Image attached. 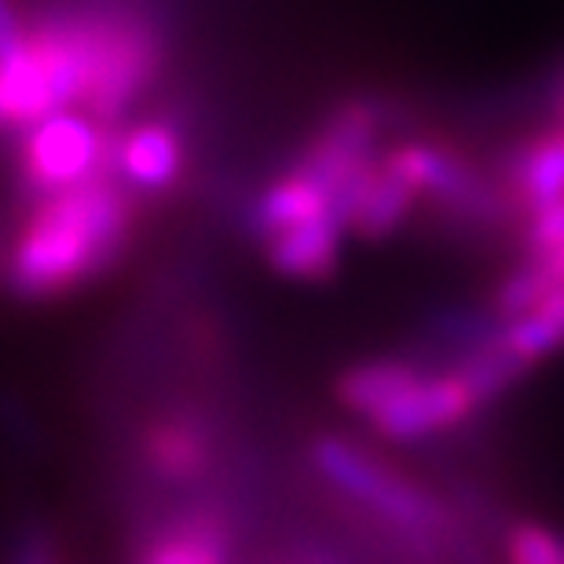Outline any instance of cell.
<instances>
[{"label":"cell","mask_w":564,"mask_h":564,"mask_svg":"<svg viewBox=\"0 0 564 564\" xmlns=\"http://www.w3.org/2000/svg\"><path fill=\"white\" fill-rule=\"evenodd\" d=\"M381 162L419 198H433L440 206L466 213V217H484L495 206L488 184L473 173L466 158L444 151L436 143H403L397 151H389Z\"/></svg>","instance_id":"cell-6"},{"label":"cell","mask_w":564,"mask_h":564,"mask_svg":"<svg viewBox=\"0 0 564 564\" xmlns=\"http://www.w3.org/2000/svg\"><path fill=\"white\" fill-rule=\"evenodd\" d=\"M510 564H564V543L546 528L521 524L510 535Z\"/></svg>","instance_id":"cell-13"},{"label":"cell","mask_w":564,"mask_h":564,"mask_svg":"<svg viewBox=\"0 0 564 564\" xmlns=\"http://www.w3.org/2000/svg\"><path fill=\"white\" fill-rule=\"evenodd\" d=\"M337 392L348 411L367 419L389 440H429L447 433L466 422L480 403H488L462 364L444 375H433V370L411 367L403 359L352 367Z\"/></svg>","instance_id":"cell-2"},{"label":"cell","mask_w":564,"mask_h":564,"mask_svg":"<svg viewBox=\"0 0 564 564\" xmlns=\"http://www.w3.org/2000/svg\"><path fill=\"white\" fill-rule=\"evenodd\" d=\"M506 195L521 213L532 217L535 209L564 198V129L543 132L528 140L506 165Z\"/></svg>","instance_id":"cell-8"},{"label":"cell","mask_w":564,"mask_h":564,"mask_svg":"<svg viewBox=\"0 0 564 564\" xmlns=\"http://www.w3.org/2000/svg\"><path fill=\"white\" fill-rule=\"evenodd\" d=\"M15 564H55V561H52V557H44L41 550H30V554H26V557H19Z\"/></svg>","instance_id":"cell-15"},{"label":"cell","mask_w":564,"mask_h":564,"mask_svg":"<svg viewBox=\"0 0 564 564\" xmlns=\"http://www.w3.org/2000/svg\"><path fill=\"white\" fill-rule=\"evenodd\" d=\"M524 246H528V257H546V253L561 250L564 246V198L550 202V206L535 209L532 217H528Z\"/></svg>","instance_id":"cell-14"},{"label":"cell","mask_w":564,"mask_h":564,"mask_svg":"<svg viewBox=\"0 0 564 564\" xmlns=\"http://www.w3.org/2000/svg\"><path fill=\"white\" fill-rule=\"evenodd\" d=\"M209 433L195 419H158L143 436L151 473L165 480H191L209 466Z\"/></svg>","instance_id":"cell-12"},{"label":"cell","mask_w":564,"mask_h":564,"mask_svg":"<svg viewBox=\"0 0 564 564\" xmlns=\"http://www.w3.org/2000/svg\"><path fill=\"white\" fill-rule=\"evenodd\" d=\"M110 169H115V137L107 132V121L88 115L85 107L52 110L48 118L22 129L19 176L30 198L55 195Z\"/></svg>","instance_id":"cell-5"},{"label":"cell","mask_w":564,"mask_h":564,"mask_svg":"<svg viewBox=\"0 0 564 564\" xmlns=\"http://www.w3.org/2000/svg\"><path fill=\"white\" fill-rule=\"evenodd\" d=\"M82 63V107L110 121L137 99L162 63L154 30L126 8H93L63 15Z\"/></svg>","instance_id":"cell-3"},{"label":"cell","mask_w":564,"mask_h":564,"mask_svg":"<svg viewBox=\"0 0 564 564\" xmlns=\"http://www.w3.org/2000/svg\"><path fill=\"white\" fill-rule=\"evenodd\" d=\"M140 564H228V524L213 510L176 517L151 539Z\"/></svg>","instance_id":"cell-10"},{"label":"cell","mask_w":564,"mask_h":564,"mask_svg":"<svg viewBox=\"0 0 564 564\" xmlns=\"http://www.w3.org/2000/svg\"><path fill=\"white\" fill-rule=\"evenodd\" d=\"M315 466L337 491L367 506L370 513L392 524L397 532L419 539V543H433V539L444 535V506L414 480L400 477L392 466L375 458L370 451L348 444V440L326 436L315 444Z\"/></svg>","instance_id":"cell-4"},{"label":"cell","mask_w":564,"mask_h":564,"mask_svg":"<svg viewBox=\"0 0 564 564\" xmlns=\"http://www.w3.org/2000/svg\"><path fill=\"white\" fill-rule=\"evenodd\" d=\"M345 228H348L345 220H315V224H301V228L279 231L272 239H264L268 261H272L282 275L323 279L337 268Z\"/></svg>","instance_id":"cell-11"},{"label":"cell","mask_w":564,"mask_h":564,"mask_svg":"<svg viewBox=\"0 0 564 564\" xmlns=\"http://www.w3.org/2000/svg\"><path fill=\"white\" fill-rule=\"evenodd\" d=\"M414 202L419 195L386 162H375L348 191V228L367 239H381L408 220Z\"/></svg>","instance_id":"cell-9"},{"label":"cell","mask_w":564,"mask_h":564,"mask_svg":"<svg viewBox=\"0 0 564 564\" xmlns=\"http://www.w3.org/2000/svg\"><path fill=\"white\" fill-rule=\"evenodd\" d=\"M129 187L115 169L55 195L33 198L8 246L11 290L26 301L77 290L107 264H115L129 235Z\"/></svg>","instance_id":"cell-1"},{"label":"cell","mask_w":564,"mask_h":564,"mask_svg":"<svg viewBox=\"0 0 564 564\" xmlns=\"http://www.w3.org/2000/svg\"><path fill=\"white\" fill-rule=\"evenodd\" d=\"M184 169V143L169 121H143V126L115 137V173L126 187L165 191L176 184Z\"/></svg>","instance_id":"cell-7"}]
</instances>
